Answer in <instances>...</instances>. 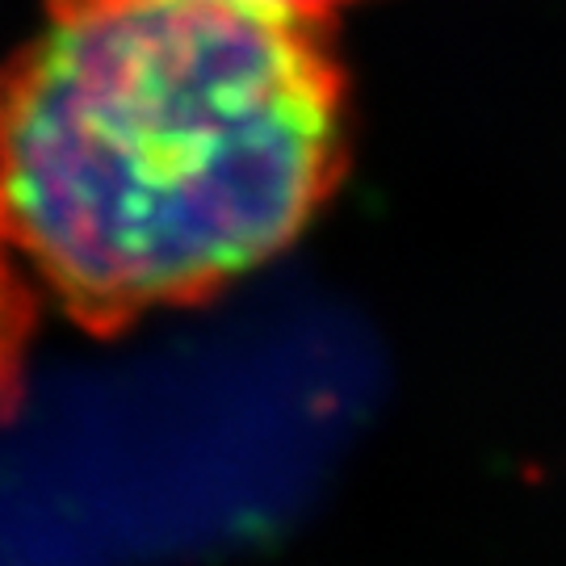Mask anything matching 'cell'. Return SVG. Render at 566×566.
I'll list each match as a JSON object with an SVG mask.
<instances>
[{"label":"cell","mask_w":566,"mask_h":566,"mask_svg":"<svg viewBox=\"0 0 566 566\" xmlns=\"http://www.w3.org/2000/svg\"><path fill=\"white\" fill-rule=\"evenodd\" d=\"M324 18L261 0H46L0 63V240L93 336L198 306L336 193Z\"/></svg>","instance_id":"1"},{"label":"cell","mask_w":566,"mask_h":566,"mask_svg":"<svg viewBox=\"0 0 566 566\" xmlns=\"http://www.w3.org/2000/svg\"><path fill=\"white\" fill-rule=\"evenodd\" d=\"M30 332H34V294L21 277L13 252L0 240V420L21 399Z\"/></svg>","instance_id":"2"},{"label":"cell","mask_w":566,"mask_h":566,"mask_svg":"<svg viewBox=\"0 0 566 566\" xmlns=\"http://www.w3.org/2000/svg\"><path fill=\"white\" fill-rule=\"evenodd\" d=\"M261 4H277V9H290V13H303V18H327L336 4L344 0H261Z\"/></svg>","instance_id":"3"}]
</instances>
